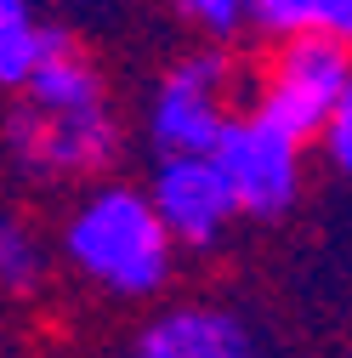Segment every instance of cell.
Wrapping results in <instances>:
<instances>
[{"instance_id": "1", "label": "cell", "mask_w": 352, "mask_h": 358, "mask_svg": "<svg viewBox=\"0 0 352 358\" xmlns=\"http://www.w3.org/2000/svg\"><path fill=\"white\" fill-rule=\"evenodd\" d=\"M63 250L108 296H154L170 279V256H176L165 222L137 188H97L68 216Z\"/></svg>"}, {"instance_id": "2", "label": "cell", "mask_w": 352, "mask_h": 358, "mask_svg": "<svg viewBox=\"0 0 352 358\" xmlns=\"http://www.w3.org/2000/svg\"><path fill=\"white\" fill-rule=\"evenodd\" d=\"M346 85H352V40L301 29V34H284V46L273 52L267 74H261L256 114H267L279 131L307 143V137H318V125L330 120Z\"/></svg>"}, {"instance_id": "3", "label": "cell", "mask_w": 352, "mask_h": 358, "mask_svg": "<svg viewBox=\"0 0 352 358\" xmlns=\"http://www.w3.org/2000/svg\"><path fill=\"white\" fill-rule=\"evenodd\" d=\"M210 159L228 176L239 216H279L301 194V143L256 108L228 114V125L210 143Z\"/></svg>"}, {"instance_id": "4", "label": "cell", "mask_w": 352, "mask_h": 358, "mask_svg": "<svg viewBox=\"0 0 352 358\" xmlns=\"http://www.w3.org/2000/svg\"><path fill=\"white\" fill-rule=\"evenodd\" d=\"M6 148L34 176H97L119 154V125L108 108L85 114H46L34 103H17L6 114Z\"/></svg>"}, {"instance_id": "5", "label": "cell", "mask_w": 352, "mask_h": 358, "mask_svg": "<svg viewBox=\"0 0 352 358\" xmlns=\"http://www.w3.org/2000/svg\"><path fill=\"white\" fill-rule=\"evenodd\" d=\"M222 125H228V57H216V52L182 57L148 103L154 148L159 154H210Z\"/></svg>"}, {"instance_id": "6", "label": "cell", "mask_w": 352, "mask_h": 358, "mask_svg": "<svg viewBox=\"0 0 352 358\" xmlns=\"http://www.w3.org/2000/svg\"><path fill=\"white\" fill-rule=\"evenodd\" d=\"M148 205L165 222L170 245H188V250H210L228 234V222L239 216L233 188H228V176L216 171L210 154H159Z\"/></svg>"}, {"instance_id": "7", "label": "cell", "mask_w": 352, "mask_h": 358, "mask_svg": "<svg viewBox=\"0 0 352 358\" xmlns=\"http://www.w3.org/2000/svg\"><path fill=\"white\" fill-rule=\"evenodd\" d=\"M137 358H256V336L222 307H170L137 336Z\"/></svg>"}, {"instance_id": "8", "label": "cell", "mask_w": 352, "mask_h": 358, "mask_svg": "<svg viewBox=\"0 0 352 358\" xmlns=\"http://www.w3.org/2000/svg\"><path fill=\"white\" fill-rule=\"evenodd\" d=\"M23 103L46 108V114H85V108H108V85L97 63L80 52V40L57 23H46V52L23 80Z\"/></svg>"}, {"instance_id": "9", "label": "cell", "mask_w": 352, "mask_h": 358, "mask_svg": "<svg viewBox=\"0 0 352 358\" xmlns=\"http://www.w3.org/2000/svg\"><path fill=\"white\" fill-rule=\"evenodd\" d=\"M244 23H261L267 34L324 29L352 40V0H244Z\"/></svg>"}, {"instance_id": "10", "label": "cell", "mask_w": 352, "mask_h": 358, "mask_svg": "<svg viewBox=\"0 0 352 358\" xmlns=\"http://www.w3.org/2000/svg\"><path fill=\"white\" fill-rule=\"evenodd\" d=\"M40 52H46V23L34 17V6L29 0H0V85L23 92Z\"/></svg>"}, {"instance_id": "11", "label": "cell", "mask_w": 352, "mask_h": 358, "mask_svg": "<svg viewBox=\"0 0 352 358\" xmlns=\"http://www.w3.org/2000/svg\"><path fill=\"white\" fill-rule=\"evenodd\" d=\"M40 273H46V250H40L34 228L0 210V290L34 296L40 290Z\"/></svg>"}, {"instance_id": "12", "label": "cell", "mask_w": 352, "mask_h": 358, "mask_svg": "<svg viewBox=\"0 0 352 358\" xmlns=\"http://www.w3.org/2000/svg\"><path fill=\"white\" fill-rule=\"evenodd\" d=\"M318 137H324V154L341 176H352V85L341 92V103L330 108V120L318 125Z\"/></svg>"}, {"instance_id": "13", "label": "cell", "mask_w": 352, "mask_h": 358, "mask_svg": "<svg viewBox=\"0 0 352 358\" xmlns=\"http://www.w3.org/2000/svg\"><path fill=\"white\" fill-rule=\"evenodd\" d=\"M176 12H182V17H193L205 34L228 40V34L244 23V0H176Z\"/></svg>"}]
</instances>
